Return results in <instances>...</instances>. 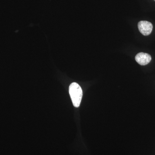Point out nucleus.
Returning <instances> with one entry per match:
<instances>
[{
  "label": "nucleus",
  "instance_id": "nucleus-1",
  "mask_svg": "<svg viewBox=\"0 0 155 155\" xmlns=\"http://www.w3.org/2000/svg\"><path fill=\"white\" fill-rule=\"evenodd\" d=\"M69 93L73 106L75 107H78L83 95L82 90L80 85L76 82L72 83L69 86Z\"/></svg>",
  "mask_w": 155,
  "mask_h": 155
},
{
  "label": "nucleus",
  "instance_id": "nucleus-2",
  "mask_svg": "<svg viewBox=\"0 0 155 155\" xmlns=\"http://www.w3.org/2000/svg\"><path fill=\"white\" fill-rule=\"evenodd\" d=\"M139 30L143 35H149L152 31L153 26L151 22L147 21H140L138 23Z\"/></svg>",
  "mask_w": 155,
  "mask_h": 155
},
{
  "label": "nucleus",
  "instance_id": "nucleus-3",
  "mask_svg": "<svg viewBox=\"0 0 155 155\" xmlns=\"http://www.w3.org/2000/svg\"><path fill=\"white\" fill-rule=\"evenodd\" d=\"M151 59V56L147 53H139L135 56L136 61L141 66H145L148 64Z\"/></svg>",
  "mask_w": 155,
  "mask_h": 155
},
{
  "label": "nucleus",
  "instance_id": "nucleus-4",
  "mask_svg": "<svg viewBox=\"0 0 155 155\" xmlns=\"http://www.w3.org/2000/svg\"><path fill=\"white\" fill-rule=\"evenodd\" d=\"M154 1H155V0H154Z\"/></svg>",
  "mask_w": 155,
  "mask_h": 155
}]
</instances>
